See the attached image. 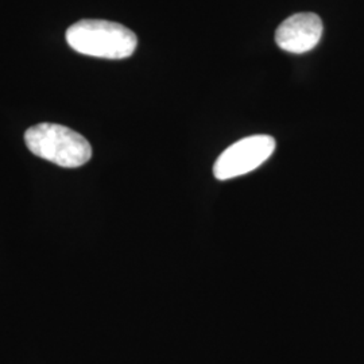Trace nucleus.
Masks as SVG:
<instances>
[{"instance_id": "nucleus-1", "label": "nucleus", "mask_w": 364, "mask_h": 364, "mask_svg": "<svg viewBox=\"0 0 364 364\" xmlns=\"http://www.w3.org/2000/svg\"><path fill=\"white\" fill-rule=\"evenodd\" d=\"M65 38L80 54L108 60L127 58L138 46V38L130 28L103 19L78 21L66 30Z\"/></svg>"}, {"instance_id": "nucleus-2", "label": "nucleus", "mask_w": 364, "mask_h": 364, "mask_svg": "<svg viewBox=\"0 0 364 364\" xmlns=\"http://www.w3.org/2000/svg\"><path fill=\"white\" fill-rule=\"evenodd\" d=\"M27 149L63 168H80L92 156L90 142L76 131L54 123H41L25 132Z\"/></svg>"}, {"instance_id": "nucleus-3", "label": "nucleus", "mask_w": 364, "mask_h": 364, "mask_svg": "<svg viewBox=\"0 0 364 364\" xmlns=\"http://www.w3.org/2000/svg\"><path fill=\"white\" fill-rule=\"evenodd\" d=\"M275 150V139L270 135H252L237 141L223 151L213 166L218 180L225 181L258 169Z\"/></svg>"}, {"instance_id": "nucleus-4", "label": "nucleus", "mask_w": 364, "mask_h": 364, "mask_svg": "<svg viewBox=\"0 0 364 364\" xmlns=\"http://www.w3.org/2000/svg\"><path fill=\"white\" fill-rule=\"evenodd\" d=\"M323 30V21L317 14H294L277 28L275 42L285 52L302 54L318 45Z\"/></svg>"}]
</instances>
